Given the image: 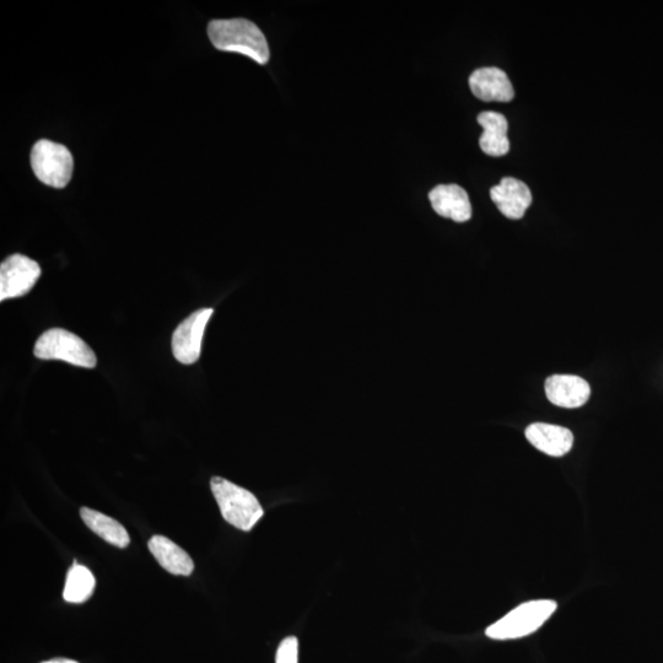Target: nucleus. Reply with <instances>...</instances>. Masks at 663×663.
<instances>
[{"label": "nucleus", "mask_w": 663, "mask_h": 663, "mask_svg": "<svg viewBox=\"0 0 663 663\" xmlns=\"http://www.w3.org/2000/svg\"><path fill=\"white\" fill-rule=\"evenodd\" d=\"M210 488L221 515L230 525L249 532L262 519L264 511L260 501L249 490L221 477L212 478Z\"/></svg>", "instance_id": "f03ea898"}, {"label": "nucleus", "mask_w": 663, "mask_h": 663, "mask_svg": "<svg viewBox=\"0 0 663 663\" xmlns=\"http://www.w3.org/2000/svg\"><path fill=\"white\" fill-rule=\"evenodd\" d=\"M549 402L560 408H580L590 400L591 388L584 379L575 375H554L546 381Z\"/></svg>", "instance_id": "1a4fd4ad"}, {"label": "nucleus", "mask_w": 663, "mask_h": 663, "mask_svg": "<svg viewBox=\"0 0 663 663\" xmlns=\"http://www.w3.org/2000/svg\"><path fill=\"white\" fill-rule=\"evenodd\" d=\"M96 580L88 568L74 563L69 569L63 598L69 603H84L93 596Z\"/></svg>", "instance_id": "dca6fc26"}, {"label": "nucleus", "mask_w": 663, "mask_h": 663, "mask_svg": "<svg viewBox=\"0 0 663 663\" xmlns=\"http://www.w3.org/2000/svg\"><path fill=\"white\" fill-rule=\"evenodd\" d=\"M31 166L45 185L64 188L72 179L74 160L64 145L42 139L32 148Z\"/></svg>", "instance_id": "39448f33"}, {"label": "nucleus", "mask_w": 663, "mask_h": 663, "mask_svg": "<svg viewBox=\"0 0 663 663\" xmlns=\"http://www.w3.org/2000/svg\"><path fill=\"white\" fill-rule=\"evenodd\" d=\"M42 663H78L77 661L73 660H68V659H55V660H50Z\"/></svg>", "instance_id": "a211bd4d"}, {"label": "nucleus", "mask_w": 663, "mask_h": 663, "mask_svg": "<svg viewBox=\"0 0 663 663\" xmlns=\"http://www.w3.org/2000/svg\"><path fill=\"white\" fill-rule=\"evenodd\" d=\"M213 314V309L198 310L176 328L172 336V352L181 364L192 365L201 357L204 332Z\"/></svg>", "instance_id": "0eeeda50"}, {"label": "nucleus", "mask_w": 663, "mask_h": 663, "mask_svg": "<svg viewBox=\"0 0 663 663\" xmlns=\"http://www.w3.org/2000/svg\"><path fill=\"white\" fill-rule=\"evenodd\" d=\"M34 354L42 360L66 361L85 369H94L97 364L94 350L77 334L63 328H52L43 333L37 339Z\"/></svg>", "instance_id": "20e7f679"}, {"label": "nucleus", "mask_w": 663, "mask_h": 663, "mask_svg": "<svg viewBox=\"0 0 663 663\" xmlns=\"http://www.w3.org/2000/svg\"><path fill=\"white\" fill-rule=\"evenodd\" d=\"M208 36L218 50L240 53L258 64H266L271 57L266 37L250 20H213Z\"/></svg>", "instance_id": "f257e3e1"}, {"label": "nucleus", "mask_w": 663, "mask_h": 663, "mask_svg": "<svg viewBox=\"0 0 663 663\" xmlns=\"http://www.w3.org/2000/svg\"><path fill=\"white\" fill-rule=\"evenodd\" d=\"M40 277L41 267L36 261L19 253L8 257L0 266V301L28 294Z\"/></svg>", "instance_id": "423d86ee"}, {"label": "nucleus", "mask_w": 663, "mask_h": 663, "mask_svg": "<svg viewBox=\"0 0 663 663\" xmlns=\"http://www.w3.org/2000/svg\"><path fill=\"white\" fill-rule=\"evenodd\" d=\"M80 516H82L84 524L107 543L122 549L129 546L131 538H129L126 528L112 517L89 508L80 509Z\"/></svg>", "instance_id": "2eb2a0df"}, {"label": "nucleus", "mask_w": 663, "mask_h": 663, "mask_svg": "<svg viewBox=\"0 0 663 663\" xmlns=\"http://www.w3.org/2000/svg\"><path fill=\"white\" fill-rule=\"evenodd\" d=\"M299 641L295 636H289L280 643L276 663H298Z\"/></svg>", "instance_id": "f3484780"}, {"label": "nucleus", "mask_w": 663, "mask_h": 663, "mask_svg": "<svg viewBox=\"0 0 663 663\" xmlns=\"http://www.w3.org/2000/svg\"><path fill=\"white\" fill-rule=\"evenodd\" d=\"M495 206L506 218L519 220L524 218L526 210L531 207L532 193L525 182L505 177L498 186L490 190Z\"/></svg>", "instance_id": "6e6552de"}, {"label": "nucleus", "mask_w": 663, "mask_h": 663, "mask_svg": "<svg viewBox=\"0 0 663 663\" xmlns=\"http://www.w3.org/2000/svg\"><path fill=\"white\" fill-rule=\"evenodd\" d=\"M431 206L442 218L466 223L472 218L470 197L461 186L439 185L429 193Z\"/></svg>", "instance_id": "9b49d317"}, {"label": "nucleus", "mask_w": 663, "mask_h": 663, "mask_svg": "<svg viewBox=\"0 0 663 663\" xmlns=\"http://www.w3.org/2000/svg\"><path fill=\"white\" fill-rule=\"evenodd\" d=\"M526 438L537 450L552 457L569 454L574 445L573 433L567 428L553 424H531L526 429Z\"/></svg>", "instance_id": "f8f14e48"}, {"label": "nucleus", "mask_w": 663, "mask_h": 663, "mask_svg": "<svg viewBox=\"0 0 663 663\" xmlns=\"http://www.w3.org/2000/svg\"><path fill=\"white\" fill-rule=\"evenodd\" d=\"M470 88L477 99L485 102H510L515 97L508 74L500 68L477 69L470 77Z\"/></svg>", "instance_id": "9d476101"}, {"label": "nucleus", "mask_w": 663, "mask_h": 663, "mask_svg": "<svg viewBox=\"0 0 663 663\" xmlns=\"http://www.w3.org/2000/svg\"><path fill=\"white\" fill-rule=\"evenodd\" d=\"M149 551L158 563L172 575L190 576L194 570V563L185 549L177 546L171 539L164 536H154L148 543Z\"/></svg>", "instance_id": "4468645a"}, {"label": "nucleus", "mask_w": 663, "mask_h": 663, "mask_svg": "<svg viewBox=\"0 0 663 663\" xmlns=\"http://www.w3.org/2000/svg\"><path fill=\"white\" fill-rule=\"evenodd\" d=\"M479 125L484 129L479 145L483 152L494 158L509 153L510 140L508 138L509 123L504 115L493 111L479 113Z\"/></svg>", "instance_id": "ddd939ff"}, {"label": "nucleus", "mask_w": 663, "mask_h": 663, "mask_svg": "<svg viewBox=\"0 0 663 663\" xmlns=\"http://www.w3.org/2000/svg\"><path fill=\"white\" fill-rule=\"evenodd\" d=\"M557 602L541 600L526 602L490 625L485 635L493 640H515L531 635L557 611Z\"/></svg>", "instance_id": "7ed1b4c3"}]
</instances>
